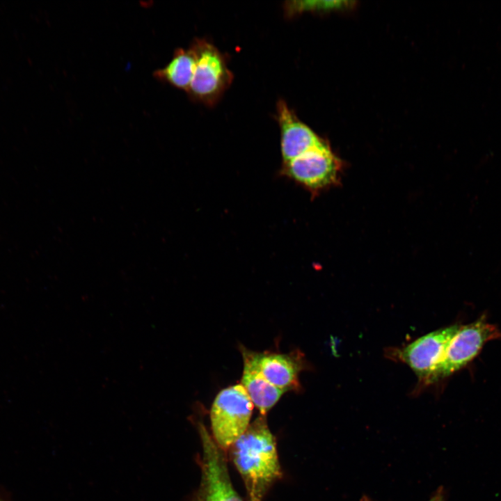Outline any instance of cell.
Returning <instances> with one entry per match:
<instances>
[{"mask_svg":"<svg viewBox=\"0 0 501 501\" xmlns=\"http://www.w3.org/2000/svg\"><path fill=\"white\" fill-rule=\"evenodd\" d=\"M500 337L499 329L484 317L461 326L425 383L446 378L461 369L479 353L486 342Z\"/></svg>","mask_w":501,"mask_h":501,"instance_id":"obj_4","label":"cell"},{"mask_svg":"<svg viewBox=\"0 0 501 501\" xmlns=\"http://www.w3.org/2000/svg\"><path fill=\"white\" fill-rule=\"evenodd\" d=\"M342 1H288L284 3L286 16L291 17L306 11L324 10L344 6Z\"/></svg>","mask_w":501,"mask_h":501,"instance_id":"obj_12","label":"cell"},{"mask_svg":"<svg viewBox=\"0 0 501 501\" xmlns=\"http://www.w3.org/2000/svg\"><path fill=\"white\" fill-rule=\"evenodd\" d=\"M202 443L201 479L194 501H243L234 489L223 450L199 423Z\"/></svg>","mask_w":501,"mask_h":501,"instance_id":"obj_6","label":"cell"},{"mask_svg":"<svg viewBox=\"0 0 501 501\" xmlns=\"http://www.w3.org/2000/svg\"><path fill=\"white\" fill-rule=\"evenodd\" d=\"M229 449L244 482L248 501H262L270 486L282 475L276 439L266 417L260 415L250 423Z\"/></svg>","mask_w":501,"mask_h":501,"instance_id":"obj_1","label":"cell"},{"mask_svg":"<svg viewBox=\"0 0 501 501\" xmlns=\"http://www.w3.org/2000/svg\"><path fill=\"white\" fill-rule=\"evenodd\" d=\"M438 495L436 501H444V493L442 488H439L438 490Z\"/></svg>","mask_w":501,"mask_h":501,"instance_id":"obj_14","label":"cell"},{"mask_svg":"<svg viewBox=\"0 0 501 501\" xmlns=\"http://www.w3.org/2000/svg\"><path fill=\"white\" fill-rule=\"evenodd\" d=\"M241 352L244 370L241 385L253 405L260 411V415L265 416L286 391L271 384L264 378L257 367L254 351L243 348Z\"/></svg>","mask_w":501,"mask_h":501,"instance_id":"obj_10","label":"cell"},{"mask_svg":"<svg viewBox=\"0 0 501 501\" xmlns=\"http://www.w3.org/2000/svg\"><path fill=\"white\" fill-rule=\"evenodd\" d=\"M189 47L195 56V67L186 93L191 100L212 106L232 84L233 74L225 56L210 41L196 38Z\"/></svg>","mask_w":501,"mask_h":501,"instance_id":"obj_2","label":"cell"},{"mask_svg":"<svg viewBox=\"0 0 501 501\" xmlns=\"http://www.w3.org/2000/svg\"><path fill=\"white\" fill-rule=\"evenodd\" d=\"M254 354L260 372L271 384L286 392L299 387V374L305 367L300 353Z\"/></svg>","mask_w":501,"mask_h":501,"instance_id":"obj_9","label":"cell"},{"mask_svg":"<svg viewBox=\"0 0 501 501\" xmlns=\"http://www.w3.org/2000/svg\"><path fill=\"white\" fill-rule=\"evenodd\" d=\"M253 404L241 384L222 390L211 408L213 438L227 450L245 432L250 424Z\"/></svg>","mask_w":501,"mask_h":501,"instance_id":"obj_3","label":"cell"},{"mask_svg":"<svg viewBox=\"0 0 501 501\" xmlns=\"http://www.w3.org/2000/svg\"><path fill=\"white\" fill-rule=\"evenodd\" d=\"M340 160L324 141L301 155L282 164L280 173L312 193L335 184L339 178Z\"/></svg>","mask_w":501,"mask_h":501,"instance_id":"obj_5","label":"cell"},{"mask_svg":"<svg viewBox=\"0 0 501 501\" xmlns=\"http://www.w3.org/2000/svg\"><path fill=\"white\" fill-rule=\"evenodd\" d=\"M276 117L280 132V152L283 163L289 161L324 141L303 123L283 100H278Z\"/></svg>","mask_w":501,"mask_h":501,"instance_id":"obj_8","label":"cell"},{"mask_svg":"<svg viewBox=\"0 0 501 501\" xmlns=\"http://www.w3.org/2000/svg\"><path fill=\"white\" fill-rule=\"evenodd\" d=\"M195 67V56L190 47L177 49L172 59L154 72L157 79L187 92Z\"/></svg>","mask_w":501,"mask_h":501,"instance_id":"obj_11","label":"cell"},{"mask_svg":"<svg viewBox=\"0 0 501 501\" xmlns=\"http://www.w3.org/2000/svg\"><path fill=\"white\" fill-rule=\"evenodd\" d=\"M438 495V491H437L435 494L428 501H436ZM361 501H372L367 496H363Z\"/></svg>","mask_w":501,"mask_h":501,"instance_id":"obj_13","label":"cell"},{"mask_svg":"<svg viewBox=\"0 0 501 501\" xmlns=\"http://www.w3.org/2000/svg\"><path fill=\"white\" fill-rule=\"evenodd\" d=\"M461 326L454 324L427 333L397 349L396 357L408 365L418 379L425 383Z\"/></svg>","mask_w":501,"mask_h":501,"instance_id":"obj_7","label":"cell"}]
</instances>
